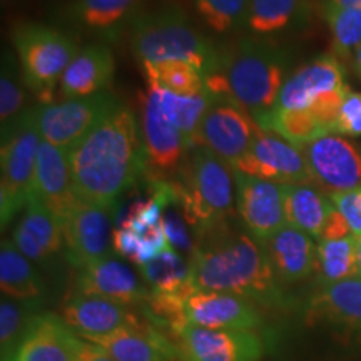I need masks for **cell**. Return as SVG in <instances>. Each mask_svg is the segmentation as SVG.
<instances>
[{
	"mask_svg": "<svg viewBox=\"0 0 361 361\" xmlns=\"http://www.w3.org/2000/svg\"><path fill=\"white\" fill-rule=\"evenodd\" d=\"M79 200L116 209L123 194L146 174L141 129L134 111L119 102L67 151Z\"/></svg>",
	"mask_w": 361,
	"mask_h": 361,
	"instance_id": "1",
	"label": "cell"
},
{
	"mask_svg": "<svg viewBox=\"0 0 361 361\" xmlns=\"http://www.w3.org/2000/svg\"><path fill=\"white\" fill-rule=\"evenodd\" d=\"M194 290L219 291L252 301L261 308L286 306L281 283L263 245L250 233L229 226L207 234L189 258Z\"/></svg>",
	"mask_w": 361,
	"mask_h": 361,
	"instance_id": "2",
	"label": "cell"
},
{
	"mask_svg": "<svg viewBox=\"0 0 361 361\" xmlns=\"http://www.w3.org/2000/svg\"><path fill=\"white\" fill-rule=\"evenodd\" d=\"M286 52L273 39L247 35L219 45V59L206 75V92L213 101L239 104L258 123L276 107L286 82Z\"/></svg>",
	"mask_w": 361,
	"mask_h": 361,
	"instance_id": "3",
	"label": "cell"
},
{
	"mask_svg": "<svg viewBox=\"0 0 361 361\" xmlns=\"http://www.w3.org/2000/svg\"><path fill=\"white\" fill-rule=\"evenodd\" d=\"M135 59L144 62H188L202 75L213 72L219 59V45L201 34L189 16L176 4H162L144 11L129 30Z\"/></svg>",
	"mask_w": 361,
	"mask_h": 361,
	"instance_id": "4",
	"label": "cell"
},
{
	"mask_svg": "<svg viewBox=\"0 0 361 361\" xmlns=\"http://www.w3.org/2000/svg\"><path fill=\"white\" fill-rule=\"evenodd\" d=\"M174 180L180 211L200 239L228 226L236 209V180L228 162L207 147H196Z\"/></svg>",
	"mask_w": 361,
	"mask_h": 361,
	"instance_id": "5",
	"label": "cell"
},
{
	"mask_svg": "<svg viewBox=\"0 0 361 361\" xmlns=\"http://www.w3.org/2000/svg\"><path fill=\"white\" fill-rule=\"evenodd\" d=\"M147 313L166 329L178 324H192L207 329L263 328V311L246 298L219 291L189 290L179 295H154L146 303Z\"/></svg>",
	"mask_w": 361,
	"mask_h": 361,
	"instance_id": "6",
	"label": "cell"
},
{
	"mask_svg": "<svg viewBox=\"0 0 361 361\" xmlns=\"http://www.w3.org/2000/svg\"><path fill=\"white\" fill-rule=\"evenodd\" d=\"M24 84L42 104H51L56 85L80 51L78 40L57 27L27 22L12 32Z\"/></svg>",
	"mask_w": 361,
	"mask_h": 361,
	"instance_id": "7",
	"label": "cell"
},
{
	"mask_svg": "<svg viewBox=\"0 0 361 361\" xmlns=\"http://www.w3.org/2000/svg\"><path fill=\"white\" fill-rule=\"evenodd\" d=\"M40 142V133L35 124L34 109L22 114L19 124L2 137L0 149V221L2 229L25 209L34 196L35 166Z\"/></svg>",
	"mask_w": 361,
	"mask_h": 361,
	"instance_id": "8",
	"label": "cell"
},
{
	"mask_svg": "<svg viewBox=\"0 0 361 361\" xmlns=\"http://www.w3.org/2000/svg\"><path fill=\"white\" fill-rule=\"evenodd\" d=\"M348 94L341 62L331 54H323L286 79L276 107L314 112L335 134L338 112Z\"/></svg>",
	"mask_w": 361,
	"mask_h": 361,
	"instance_id": "9",
	"label": "cell"
},
{
	"mask_svg": "<svg viewBox=\"0 0 361 361\" xmlns=\"http://www.w3.org/2000/svg\"><path fill=\"white\" fill-rule=\"evenodd\" d=\"M179 361H259L266 343L258 331L178 324L166 329Z\"/></svg>",
	"mask_w": 361,
	"mask_h": 361,
	"instance_id": "10",
	"label": "cell"
},
{
	"mask_svg": "<svg viewBox=\"0 0 361 361\" xmlns=\"http://www.w3.org/2000/svg\"><path fill=\"white\" fill-rule=\"evenodd\" d=\"M117 104L114 94L106 90L96 96L40 104L32 109L42 141L71 151Z\"/></svg>",
	"mask_w": 361,
	"mask_h": 361,
	"instance_id": "11",
	"label": "cell"
},
{
	"mask_svg": "<svg viewBox=\"0 0 361 361\" xmlns=\"http://www.w3.org/2000/svg\"><path fill=\"white\" fill-rule=\"evenodd\" d=\"M141 137L146 174L151 180L176 179L192 152L186 135L162 116L151 90L141 96Z\"/></svg>",
	"mask_w": 361,
	"mask_h": 361,
	"instance_id": "12",
	"label": "cell"
},
{
	"mask_svg": "<svg viewBox=\"0 0 361 361\" xmlns=\"http://www.w3.org/2000/svg\"><path fill=\"white\" fill-rule=\"evenodd\" d=\"M116 209L79 200L62 219L67 259L75 269L109 258Z\"/></svg>",
	"mask_w": 361,
	"mask_h": 361,
	"instance_id": "13",
	"label": "cell"
},
{
	"mask_svg": "<svg viewBox=\"0 0 361 361\" xmlns=\"http://www.w3.org/2000/svg\"><path fill=\"white\" fill-rule=\"evenodd\" d=\"M231 168L278 184L313 183L301 147L266 130L256 135L246 154Z\"/></svg>",
	"mask_w": 361,
	"mask_h": 361,
	"instance_id": "14",
	"label": "cell"
},
{
	"mask_svg": "<svg viewBox=\"0 0 361 361\" xmlns=\"http://www.w3.org/2000/svg\"><path fill=\"white\" fill-rule=\"evenodd\" d=\"M313 183L328 196L361 186V151L343 135L329 134L301 147Z\"/></svg>",
	"mask_w": 361,
	"mask_h": 361,
	"instance_id": "15",
	"label": "cell"
},
{
	"mask_svg": "<svg viewBox=\"0 0 361 361\" xmlns=\"http://www.w3.org/2000/svg\"><path fill=\"white\" fill-rule=\"evenodd\" d=\"M258 123L246 109L233 101H213L201 124V147L236 164L261 133Z\"/></svg>",
	"mask_w": 361,
	"mask_h": 361,
	"instance_id": "16",
	"label": "cell"
},
{
	"mask_svg": "<svg viewBox=\"0 0 361 361\" xmlns=\"http://www.w3.org/2000/svg\"><path fill=\"white\" fill-rule=\"evenodd\" d=\"M234 180L239 218L246 231L263 245L286 226L281 184L252 178L239 171H234Z\"/></svg>",
	"mask_w": 361,
	"mask_h": 361,
	"instance_id": "17",
	"label": "cell"
},
{
	"mask_svg": "<svg viewBox=\"0 0 361 361\" xmlns=\"http://www.w3.org/2000/svg\"><path fill=\"white\" fill-rule=\"evenodd\" d=\"M147 0H72L62 8V19L75 32L102 42H116L130 30L146 11Z\"/></svg>",
	"mask_w": 361,
	"mask_h": 361,
	"instance_id": "18",
	"label": "cell"
},
{
	"mask_svg": "<svg viewBox=\"0 0 361 361\" xmlns=\"http://www.w3.org/2000/svg\"><path fill=\"white\" fill-rule=\"evenodd\" d=\"M59 316L75 335L82 338L109 335L117 329L144 324L128 305L79 293L67 298Z\"/></svg>",
	"mask_w": 361,
	"mask_h": 361,
	"instance_id": "19",
	"label": "cell"
},
{
	"mask_svg": "<svg viewBox=\"0 0 361 361\" xmlns=\"http://www.w3.org/2000/svg\"><path fill=\"white\" fill-rule=\"evenodd\" d=\"M75 293L106 298L128 306L146 305L151 296L149 288L139 283L134 271L111 256L78 268Z\"/></svg>",
	"mask_w": 361,
	"mask_h": 361,
	"instance_id": "20",
	"label": "cell"
},
{
	"mask_svg": "<svg viewBox=\"0 0 361 361\" xmlns=\"http://www.w3.org/2000/svg\"><path fill=\"white\" fill-rule=\"evenodd\" d=\"M11 241L32 263L52 259L66 246L61 221L35 196L27 202Z\"/></svg>",
	"mask_w": 361,
	"mask_h": 361,
	"instance_id": "21",
	"label": "cell"
},
{
	"mask_svg": "<svg viewBox=\"0 0 361 361\" xmlns=\"http://www.w3.org/2000/svg\"><path fill=\"white\" fill-rule=\"evenodd\" d=\"M34 196L44 202L61 221L79 201L69 168L67 151L42 141L35 166Z\"/></svg>",
	"mask_w": 361,
	"mask_h": 361,
	"instance_id": "22",
	"label": "cell"
},
{
	"mask_svg": "<svg viewBox=\"0 0 361 361\" xmlns=\"http://www.w3.org/2000/svg\"><path fill=\"white\" fill-rule=\"evenodd\" d=\"M263 247L279 283H300L316 273L318 246L310 234L290 224L264 241Z\"/></svg>",
	"mask_w": 361,
	"mask_h": 361,
	"instance_id": "23",
	"label": "cell"
},
{
	"mask_svg": "<svg viewBox=\"0 0 361 361\" xmlns=\"http://www.w3.org/2000/svg\"><path fill=\"white\" fill-rule=\"evenodd\" d=\"M106 351L116 361H174L178 360L174 345L164 333L151 324L129 326L109 335L84 338Z\"/></svg>",
	"mask_w": 361,
	"mask_h": 361,
	"instance_id": "24",
	"label": "cell"
},
{
	"mask_svg": "<svg viewBox=\"0 0 361 361\" xmlns=\"http://www.w3.org/2000/svg\"><path fill=\"white\" fill-rule=\"evenodd\" d=\"M114 54L106 44L94 42L80 49L61 79V94L79 99L106 92L114 78Z\"/></svg>",
	"mask_w": 361,
	"mask_h": 361,
	"instance_id": "25",
	"label": "cell"
},
{
	"mask_svg": "<svg viewBox=\"0 0 361 361\" xmlns=\"http://www.w3.org/2000/svg\"><path fill=\"white\" fill-rule=\"evenodd\" d=\"M306 323H329L361 331V276L322 284L306 308Z\"/></svg>",
	"mask_w": 361,
	"mask_h": 361,
	"instance_id": "26",
	"label": "cell"
},
{
	"mask_svg": "<svg viewBox=\"0 0 361 361\" xmlns=\"http://www.w3.org/2000/svg\"><path fill=\"white\" fill-rule=\"evenodd\" d=\"M286 224L319 241L335 204L314 183L281 184Z\"/></svg>",
	"mask_w": 361,
	"mask_h": 361,
	"instance_id": "27",
	"label": "cell"
},
{
	"mask_svg": "<svg viewBox=\"0 0 361 361\" xmlns=\"http://www.w3.org/2000/svg\"><path fill=\"white\" fill-rule=\"evenodd\" d=\"M311 11V0H251L246 29L256 37L273 39L303 29Z\"/></svg>",
	"mask_w": 361,
	"mask_h": 361,
	"instance_id": "28",
	"label": "cell"
},
{
	"mask_svg": "<svg viewBox=\"0 0 361 361\" xmlns=\"http://www.w3.org/2000/svg\"><path fill=\"white\" fill-rule=\"evenodd\" d=\"M11 361H72L69 326L61 316L39 313Z\"/></svg>",
	"mask_w": 361,
	"mask_h": 361,
	"instance_id": "29",
	"label": "cell"
},
{
	"mask_svg": "<svg viewBox=\"0 0 361 361\" xmlns=\"http://www.w3.org/2000/svg\"><path fill=\"white\" fill-rule=\"evenodd\" d=\"M0 290L4 296L39 306L45 296V283L40 273L11 239H4L0 246Z\"/></svg>",
	"mask_w": 361,
	"mask_h": 361,
	"instance_id": "30",
	"label": "cell"
},
{
	"mask_svg": "<svg viewBox=\"0 0 361 361\" xmlns=\"http://www.w3.org/2000/svg\"><path fill=\"white\" fill-rule=\"evenodd\" d=\"M147 89L151 90L152 96H154L162 116H164L174 128H178L180 133L186 135L192 151L196 147H201V124L207 109H209L211 102H213V99L207 96V94H204V96L186 97L168 92V90L149 87V85Z\"/></svg>",
	"mask_w": 361,
	"mask_h": 361,
	"instance_id": "31",
	"label": "cell"
},
{
	"mask_svg": "<svg viewBox=\"0 0 361 361\" xmlns=\"http://www.w3.org/2000/svg\"><path fill=\"white\" fill-rule=\"evenodd\" d=\"M258 126L266 133H273L298 147L333 134L328 124H324L311 111H288L274 107L268 114L261 117Z\"/></svg>",
	"mask_w": 361,
	"mask_h": 361,
	"instance_id": "32",
	"label": "cell"
},
{
	"mask_svg": "<svg viewBox=\"0 0 361 361\" xmlns=\"http://www.w3.org/2000/svg\"><path fill=\"white\" fill-rule=\"evenodd\" d=\"M144 283L154 295H179L194 290L191 284V264L173 246L139 266Z\"/></svg>",
	"mask_w": 361,
	"mask_h": 361,
	"instance_id": "33",
	"label": "cell"
},
{
	"mask_svg": "<svg viewBox=\"0 0 361 361\" xmlns=\"http://www.w3.org/2000/svg\"><path fill=\"white\" fill-rule=\"evenodd\" d=\"M141 66L149 87L168 90L186 97L207 94L202 72L188 62H144Z\"/></svg>",
	"mask_w": 361,
	"mask_h": 361,
	"instance_id": "34",
	"label": "cell"
},
{
	"mask_svg": "<svg viewBox=\"0 0 361 361\" xmlns=\"http://www.w3.org/2000/svg\"><path fill=\"white\" fill-rule=\"evenodd\" d=\"M322 284H331L358 276L356 261V236L322 239L318 241V266H316Z\"/></svg>",
	"mask_w": 361,
	"mask_h": 361,
	"instance_id": "35",
	"label": "cell"
},
{
	"mask_svg": "<svg viewBox=\"0 0 361 361\" xmlns=\"http://www.w3.org/2000/svg\"><path fill=\"white\" fill-rule=\"evenodd\" d=\"M39 305L22 303L12 298L2 296L0 301V351L2 361H11L20 345L22 338L32 326L35 316L39 314Z\"/></svg>",
	"mask_w": 361,
	"mask_h": 361,
	"instance_id": "36",
	"label": "cell"
},
{
	"mask_svg": "<svg viewBox=\"0 0 361 361\" xmlns=\"http://www.w3.org/2000/svg\"><path fill=\"white\" fill-rule=\"evenodd\" d=\"M22 78L19 61L12 52H4L2 74H0V123H2V137L19 124L25 96L22 87Z\"/></svg>",
	"mask_w": 361,
	"mask_h": 361,
	"instance_id": "37",
	"label": "cell"
},
{
	"mask_svg": "<svg viewBox=\"0 0 361 361\" xmlns=\"http://www.w3.org/2000/svg\"><path fill=\"white\" fill-rule=\"evenodd\" d=\"M197 16L214 34H233L246 29L251 0H192Z\"/></svg>",
	"mask_w": 361,
	"mask_h": 361,
	"instance_id": "38",
	"label": "cell"
},
{
	"mask_svg": "<svg viewBox=\"0 0 361 361\" xmlns=\"http://www.w3.org/2000/svg\"><path fill=\"white\" fill-rule=\"evenodd\" d=\"M323 16L331 32L333 51L348 57L361 44V7H336L323 2Z\"/></svg>",
	"mask_w": 361,
	"mask_h": 361,
	"instance_id": "39",
	"label": "cell"
},
{
	"mask_svg": "<svg viewBox=\"0 0 361 361\" xmlns=\"http://www.w3.org/2000/svg\"><path fill=\"white\" fill-rule=\"evenodd\" d=\"M162 226H164V233L168 236L169 245L176 251L186 252L189 258H191L197 245L194 241L191 226L188 224L183 211H180L179 201H176L166 207L164 214H162Z\"/></svg>",
	"mask_w": 361,
	"mask_h": 361,
	"instance_id": "40",
	"label": "cell"
},
{
	"mask_svg": "<svg viewBox=\"0 0 361 361\" xmlns=\"http://www.w3.org/2000/svg\"><path fill=\"white\" fill-rule=\"evenodd\" d=\"M335 134L350 135V137L361 135V92L350 90L348 96L345 97L336 117Z\"/></svg>",
	"mask_w": 361,
	"mask_h": 361,
	"instance_id": "41",
	"label": "cell"
},
{
	"mask_svg": "<svg viewBox=\"0 0 361 361\" xmlns=\"http://www.w3.org/2000/svg\"><path fill=\"white\" fill-rule=\"evenodd\" d=\"M336 211L348 224L355 236H361V186L346 192H336L329 196Z\"/></svg>",
	"mask_w": 361,
	"mask_h": 361,
	"instance_id": "42",
	"label": "cell"
},
{
	"mask_svg": "<svg viewBox=\"0 0 361 361\" xmlns=\"http://www.w3.org/2000/svg\"><path fill=\"white\" fill-rule=\"evenodd\" d=\"M69 350L72 361H116L97 345L75 335L69 328Z\"/></svg>",
	"mask_w": 361,
	"mask_h": 361,
	"instance_id": "43",
	"label": "cell"
},
{
	"mask_svg": "<svg viewBox=\"0 0 361 361\" xmlns=\"http://www.w3.org/2000/svg\"><path fill=\"white\" fill-rule=\"evenodd\" d=\"M324 4L336 7H361V0H324Z\"/></svg>",
	"mask_w": 361,
	"mask_h": 361,
	"instance_id": "44",
	"label": "cell"
},
{
	"mask_svg": "<svg viewBox=\"0 0 361 361\" xmlns=\"http://www.w3.org/2000/svg\"><path fill=\"white\" fill-rule=\"evenodd\" d=\"M355 71H356V75H358V79L361 80V44L355 51Z\"/></svg>",
	"mask_w": 361,
	"mask_h": 361,
	"instance_id": "45",
	"label": "cell"
},
{
	"mask_svg": "<svg viewBox=\"0 0 361 361\" xmlns=\"http://www.w3.org/2000/svg\"><path fill=\"white\" fill-rule=\"evenodd\" d=\"M356 261H358V276H361V236H356Z\"/></svg>",
	"mask_w": 361,
	"mask_h": 361,
	"instance_id": "46",
	"label": "cell"
}]
</instances>
